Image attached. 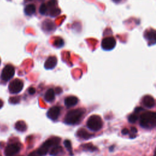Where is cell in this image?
<instances>
[{"instance_id": "4dcf8cb0", "label": "cell", "mask_w": 156, "mask_h": 156, "mask_svg": "<svg viewBox=\"0 0 156 156\" xmlns=\"http://www.w3.org/2000/svg\"><path fill=\"white\" fill-rule=\"evenodd\" d=\"M131 132H132V133H136L137 132V129H136V128H135V127H132L131 128Z\"/></svg>"}, {"instance_id": "d6986e66", "label": "cell", "mask_w": 156, "mask_h": 156, "mask_svg": "<svg viewBox=\"0 0 156 156\" xmlns=\"http://www.w3.org/2000/svg\"><path fill=\"white\" fill-rule=\"evenodd\" d=\"M62 152V147L60 146H58V145H56L51 148L49 154L51 155L55 156V155L59 154Z\"/></svg>"}, {"instance_id": "277c9868", "label": "cell", "mask_w": 156, "mask_h": 156, "mask_svg": "<svg viewBox=\"0 0 156 156\" xmlns=\"http://www.w3.org/2000/svg\"><path fill=\"white\" fill-rule=\"evenodd\" d=\"M87 127L92 131H98L102 127V121L101 118L96 115L90 116L87 122Z\"/></svg>"}, {"instance_id": "2e32d148", "label": "cell", "mask_w": 156, "mask_h": 156, "mask_svg": "<svg viewBox=\"0 0 156 156\" xmlns=\"http://www.w3.org/2000/svg\"><path fill=\"white\" fill-rule=\"evenodd\" d=\"M15 129L20 132H24L27 129V126L24 121H18L15 125Z\"/></svg>"}, {"instance_id": "44dd1931", "label": "cell", "mask_w": 156, "mask_h": 156, "mask_svg": "<svg viewBox=\"0 0 156 156\" xmlns=\"http://www.w3.org/2000/svg\"><path fill=\"white\" fill-rule=\"evenodd\" d=\"M60 12H61V10L60 9L57 8V7H53V8H51V9L50 10L49 15L51 16L55 17V16H58V15H60Z\"/></svg>"}, {"instance_id": "7402d4cb", "label": "cell", "mask_w": 156, "mask_h": 156, "mask_svg": "<svg viewBox=\"0 0 156 156\" xmlns=\"http://www.w3.org/2000/svg\"><path fill=\"white\" fill-rule=\"evenodd\" d=\"M63 44L64 41L61 38H58L54 41V45L57 48H61L63 46Z\"/></svg>"}, {"instance_id": "1f68e13d", "label": "cell", "mask_w": 156, "mask_h": 156, "mask_svg": "<svg viewBox=\"0 0 156 156\" xmlns=\"http://www.w3.org/2000/svg\"><path fill=\"white\" fill-rule=\"evenodd\" d=\"M55 91H56V93L58 94H59V93H60L61 92H62V89L60 88H59V87H57L56 89H55Z\"/></svg>"}, {"instance_id": "ba28073f", "label": "cell", "mask_w": 156, "mask_h": 156, "mask_svg": "<svg viewBox=\"0 0 156 156\" xmlns=\"http://www.w3.org/2000/svg\"><path fill=\"white\" fill-rule=\"evenodd\" d=\"M20 150V146L17 143L10 144L8 145L5 149V156H13L17 154Z\"/></svg>"}, {"instance_id": "603a6c76", "label": "cell", "mask_w": 156, "mask_h": 156, "mask_svg": "<svg viewBox=\"0 0 156 156\" xmlns=\"http://www.w3.org/2000/svg\"><path fill=\"white\" fill-rule=\"evenodd\" d=\"M64 145H65V147L66 148V149L69 151V152L70 153V154L72 155H73V152H72L71 143L70 141L68 140H65V141H64Z\"/></svg>"}, {"instance_id": "4fadbf2b", "label": "cell", "mask_w": 156, "mask_h": 156, "mask_svg": "<svg viewBox=\"0 0 156 156\" xmlns=\"http://www.w3.org/2000/svg\"><path fill=\"white\" fill-rule=\"evenodd\" d=\"M77 134L80 138H81L82 139H85V140L89 139L93 136V134L90 133L84 129H80L79 130H78Z\"/></svg>"}, {"instance_id": "7a4b0ae2", "label": "cell", "mask_w": 156, "mask_h": 156, "mask_svg": "<svg viewBox=\"0 0 156 156\" xmlns=\"http://www.w3.org/2000/svg\"><path fill=\"white\" fill-rule=\"evenodd\" d=\"M85 113L83 108H76L69 110L65 115L64 121L67 124H76L78 123Z\"/></svg>"}, {"instance_id": "f546056e", "label": "cell", "mask_w": 156, "mask_h": 156, "mask_svg": "<svg viewBox=\"0 0 156 156\" xmlns=\"http://www.w3.org/2000/svg\"><path fill=\"white\" fill-rule=\"evenodd\" d=\"M121 133H122L123 135H127V133H129V130L127 129H126V128H124V129H123L122 130Z\"/></svg>"}, {"instance_id": "836d02e7", "label": "cell", "mask_w": 156, "mask_h": 156, "mask_svg": "<svg viewBox=\"0 0 156 156\" xmlns=\"http://www.w3.org/2000/svg\"><path fill=\"white\" fill-rule=\"evenodd\" d=\"M113 2H120L121 1V0H112Z\"/></svg>"}, {"instance_id": "5b68a950", "label": "cell", "mask_w": 156, "mask_h": 156, "mask_svg": "<svg viewBox=\"0 0 156 156\" xmlns=\"http://www.w3.org/2000/svg\"><path fill=\"white\" fill-rule=\"evenodd\" d=\"M23 88V82L20 79H15L12 80L9 86V91L13 94L20 93Z\"/></svg>"}, {"instance_id": "f1b7e54d", "label": "cell", "mask_w": 156, "mask_h": 156, "mask_svg": "<svg viewBox=\"0 0 156 156\" xmlns=\"http://www.w3.org/2000/svg\"><path fill=\"white\" fill-rule=\"evenodd\" d=\"M28 156H40V155L37 153V151H34L32 152L30 154H29Z\"/></svg>"}, {"instance_id": "6da1fadb", "label": "cell", "mask_w": 156, "mask_h": 156, "mask_svg": "<svg viewBox=\"0 0 156 156\" xmlns=\"http://www.w3.org/2000/svg\"><path fill=\"white\" fill-rule=\"evenodd\" d=\"M140 126L145 129H152L156 124V113L153 112H146L141 115Z\"/></svg>"}, {"instance_id": "ffe728a7", "label": "cell", "mask_w": 156, "mask_h": 156, "mask_svg": "<svg viewBox=\"0 0 156 156\" xmlns=\"http://www.w3.org/2000/svg\"><path fill=\"white\" fill-rule=\"evenodd\" d=\"M82 147L83 148V149H85L86 151H89L91 152H93V151L97 150V147H95L94 146H93L91 143L85 144L82 145Z\"/></svg>"}, {"instance_id": "cb8c5ba5", "label": "cell", "mask_w": 156, "mask_h": 156, "mask_svg": "<svg viewBox=\"0 0 156 156\" xmlns=\"http://www.w3.org/2000/svg\"><path fill=\"white\" fill-rule=\"evenodd\" d=\"M137 119H138V116L136 113L130 115L129 116V118H128L129 121L131 123H135Z\"/></svg>"}, {"instance_id": "ac0fdd59", "label": "cell", "mask_w": 156, "mask_h": 156, "mask_svg": "<svg viewBox=\"0 0 156 156\" xmlns=\"http://www.w3.org/2000/svg\"><path fill=\"white\" fill-rule=\"evenodd\" d=\"M155 30H151L149 32H147L146 35V38L151 42H153V44H154L155 43L156 41V38H155Z\"/></svg>"}, {"instance_id": "4316f807", "label": "cell", "mask_w": 156, "mask_h": 156, "mask_svg": "<svg viewBox=\"0 0 156 156\" xmlns=\"http://www.w3.org/2000/svg\"><path fill=\"white\" fill-rule=\"evenodd\" d=\"M57 4V0H49L48 2V6L51 8H53Z\"/></svg>"}, {"instance_id": "d590c367", "label": "cell", "mask_w": 156, "mask_h": 156, "mask_svg": "<svg viewBox=\"0 0 156 156\" xmlns=\"http://www.w3.org/2000/svg\"><path fill=\"white\" fill-rule=\"evenodd\" d=\"M28 1H30V0H28Z\"/></svg>"}, {"instance_id": "3957f363", "label": "cell", "mask_w": 156, "mask_h": 156, "mask_svg": "<svg viewBox=\"0 0 156 156\" xmlns=\"http://www.w3.org/2000/svg\"><path fill=\"white\" fill-rule=\"evenodd\" d=\"M61 139L57 136H53L48 139L37 151V153L40 156H43L46 155L49 149L56 145H58L60 142Z\"/></svg>"}, {"instance_id": "d6a6232c", "label": "cell", "mask_w": 156, "mask_h": 156, "mask_svg": "<svg viewBox=\"0 0 156 156\" xmlns=\"http://www.w3.org/2000/svg\"><path fill=\"white\" fill-rule=\"evenodd\" d=\"M3 104H4V103H3V101H2V100H1V99H0V108L2 107Z\"/></svg>"}, {"instance_id": "e575fe53", "label": "cell", "mask_w": 156, "mask_h": 156, "mask_svg": "<svg viewBox=\"0 0 156 156\" xmlns=\"http://www.w3.org/2000/svg\"><path fill=\"white\" fill-rule=\"evenodd\" d=\"M0 64H1V59H0Z\"/></svg>"}, {"instance_id": "9c48e42d", "label": "cell", "mask_w": 156, "mask_h": 156, "mask_svg": "<svg viewBox=\"0 0 156 156\" xmlns=\"http://www.w3.org/2000/svg\"><path fill=\"white\" fill-rule=\"evenodd\" d=\"M60 113V107L57 106H54L49 109V110L47 112V116L52 120H56L59 116Z\"/></svg>"}, {"instance_id": "5bb4252c", "label": "cell", "mask_w": 156, "mask_h": 156, "mask_svg": "<svg viewBox=\"0 0 156 156\" xmlns=\"http://www.w3.org/2000/svg\"><path fill=\"white\" fill-rule=\"evenodd\" d=\"M54 98H55L54 91L51 88L48 90L44 95L45 100L48 102H52L53 100H54Z\"/></svg>"}, {"instance_id": "484cf974", "label": "cell", "mask_w": 156, "mask_h": 156, "mask_svg": "<svg viewBox=\"0 0 156 156\" xmlns=\"http://www.w3.org/2000/svg\"><path fill=\"white\" fill-rule=\"evenodd\" d=\"M20 99L19 97H17V96L12 97L9 99V102L11 104H17L20 102Z\"/></svg>"}, {"instance_id": "8992f818", "label": "cell", "mask_w": 156, "mask_h": 156, "mask_svg": "<svg viewBox=\"0 0 156 156\" xmlns=\"http://www.w3.org/2000/svg\"><path fill=\"white\" fill-rule=\"evenodd\" d=\"M15 74V68L10 65H6L2 69L1 77L4 80L7 81L12 79Z\"/></svg>"}, {"instance_id": "83f0119b", "label": "cell", "mask_w": 156, "mask_h": 156, "mask_svg": "<svg viewBox=\"0 0 156 156\" xmlns=\"http://www.w3.org/2000/svg\"><path fill=\"white\" fill-rule=\"evenodd\" d=\"M28 91H29V93L30 94H34L35 93V89L34 88H33V87H30V88H29Z\"/></svg>"}, {"instance_id": "d4e9b609", "label": "cell", "mask_w": 156, "mask_h": 156, "mask_svg": "<svg viewBox=\"0 0 156 156\" xmlns=\"http://www.w3.org/2000/svg\"><path fill=\"white\" fill-rule=\"evenodd\" d=\"M39 11H40V13L42 15L44 14L46 11H47V6L46 5V4H42L40 7V9H39Z\"/></svg>"}, {"instance_id": "8fae6325", "label": "cell", "mask_w": 156, "mask_h": 156, "mask_svg": "<svg viewBox=\"0 0 156 156\" xmlns=\"http://www.w3.org/2000/svg\"><path fill=\"white\" fill-rule=\"evenodd\" d=\"M143 104L147 108H152L155 105V100L152 96L146 95L143 99Z\"/></svg>"}, {"instance_id": "30bf717a", "label": "cell", "mask_w": 156, "mask_h": 156, "mask_svg": "<svg viewBox=\"0 0 156 156\" xmlns=\"http://www.w3.org/2000/svg\"><path fill=\"white\" fill-rule=\"evenodd\" d=\"M57 63V59L55 56H51L47 58L44 63V68L48 69H53Z\"/></svg>"}, {"instance_id": "e0dca14e", "label": "cell", "mask_w": 156, "mask_h": 156, "mask_svg": "<svg viewBox=\"0 0 156 156\" xmlns=\"http://www.w3.org/2000/svg\"><path fill=\"white\" fill-rule=\"evenodd\" d=\"M35 6L34 4H29L24 9V12L27 15H31L35 12Z\"/></svg>"}, {"instance_id": "7c38bea8", "label": "cell", "mask_w": 156, "mask_h": 156, "mask_svg": "<svg viewBox=\"0 0 156 156\" xmlns=\"http://www.w3.org/2000/svg\"><path fill=\"white\" fill-rule=\"evenodd\" d=\"M78 102V99L74 96H70L67 97L65 99V105L67 107H71L76 105Z\"/></svg>"}, {"instance_id": "52a82bcc", "label": "cell", "mask_w": 156, "mask_h": 156, "mask_svg": "<svg viewBox=\"0 0 156 156\" xmlns=\"http://www.w3.org/2000/svg\"><path fill=\"white\" fill-rule=\"evenodd\" d=\"M116 45V40L113 37H108L104 38L101 42V46L106 51L112 50Z\"/></svg>"}, {"instance_id": "9a60e30c", "label": "cell", "mask_w": 156, "mask_h": 156, "mask_svg": "<svg viewBox=\"0 0 156 156\" xmlns=\"http://www.w3.org/2000/svg\"><path fill=\"white\" fill-rule=\"evenodd\" d=\"M42 27H43V29H44L46 30L51 31L54 29L55 25L51 21L46 20V21H43V24H42Z\"/></svg>"}]
</instances>
